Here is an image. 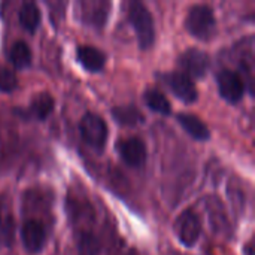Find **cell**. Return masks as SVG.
Returning a JSON list of instances; mask_svg holds the SVG:
<instances>
[{"instance_id": "cell-19", "label": "cell", "mask_w": 255, "mask_h": 255, "mask_svg": "<svg viewBox=\"0 0 255 255\" xmlns=\"http://www.w3.org/2000/svg\"><path fill=\"white\" fill-rule=\"evenodd\" d=\"M18 87V78L15 72L6 67H0V93H12Z\"/></svg>"}, {"instance_id": "cell-7", "label": "cell", "mask_w": 255, "mask_h": 255, "mask_svg": "<svg viewBox=\"0 0 255 255\" xmlns=\"http://www.w3.org/2000/svg\"><path fill=\"white\" fill-rule=\"evenodd\" d=\"M217 85L220 96L229 103H238L245 96V81L230 69H223L217 73Z\"/></svg>"}, {"instance_id": "cell-5", "label": "cell", "mask_w": 255, "mask_h": 255, "mask_svg": "<svg viewBox=\"0 0 255 255\" xmlns=\"http://www.w3.org/2000/svg\"><path fill=\"white\" fill-rule=\"evenodd\" d=\"M175 233L184 247L193 248L199 242L202 235L200 217L193 209L184 211L175 221Z\"/></svg>"}, {"instance_id": "cell-20", "label": "cell", "mask_w": 255, "mask_h": 255, "mask_svg": "<svg viewBox=\"0 0 255 255\" xmlns=\"http://www.w3.org/2000/svg\"><path fill=\"white\" fill-rule=\"evenodd\" d=\"M245 251H247V254H248V255H253V245L250 244V245H248V247L245 248Z\"/></svg>"}, {"instance_id": "cell-14", "label": "cell", "mask_w": 255, "mask_h": 255, "mask_svg": "<svg viewBox=\"0 0 255 255\" xmlns=\"http://www.w3.org/2000/svg\"><path fill=\"white\" fill-rule=\"evenodd\" d=\"M111 115L115 120V123H118L123 127H136V126H140L145 123L143 114L133 105L115 106V108H112Z\"/></svg>"}, {"instance_id": "cell-16", "label": "cell", "mask_w": 255, "mask_h": 255, "mask_svg": "<svg viewBox=\"0 0 255 255\" xmlns=\"http://www.w3.org/2000/svg\"><path fill=\"white\" fill-rule=\"evenodd\" d=\"M143 100H145V105L152 112L164 115V117L172 115V105H170L169 99L160 90H155V88L146 90L143 94Z\"/></svg>"}, {"instance_id": "cell-9", "label": "cell", "mask_w": 255, "mask_h": 255, "mask_svg": "<svg viewBox=\"0 0 255 255\" xmlns=\"http://www.w3.org/2000/svg\"><path fill=\"white\" fill-rule=\"evenodd\" d=\"M117 149H118L121 160L133 169H140L145 164L146 157H148L146 145L137 136L121 139L117 145Z\"/></svg>"}, {"instance_id": "cell-3", "label": "cell", "mask_w": 255, "mask_h": 255, "mask_svg": "<svg viewBox=\"0 0 255 255\" xmlns=\"http://www.w3.org/2000/svg\"><path fill=\"white\" fill-rule=\"evenodd\" d=\"M79 133L90 148L99 152L105 149L108 142V126L100 115L93 112L85 114L79 121Z\"/></svg>"}, {"instance_id": "cell-1", "label": "cell", "mask_w": 255, "mask_h": 255, "mask_svg": "<svg viewBox=\"0 0 255 255\" xmlns=\"http://www.w3.org/2000/svg\"><path fill=\"white\" fill-rule=\"evenodd\" d=\"M127 18L136 33L140 49H149L155 42V25L149 9L143 3L131 0L127 4Z\"/></svg>"}, {"instance_id": "cell-17", "label": "cell", "mask_w": 255, "mask_h": 255, "mask_svg": "<svg viewBox=\"0 0 255 255\" xmlns=\"http://www.w3.org/2000/svg\"><path fill=\"white\" fill-rule=\"evenodd\" d=\"M78 255H100L102 244L100 239L90 230H79L76 236Z\"/></svg>"}, {"instance_id": "cell-15", "label": "cell", "mask_w": 255, "mask_h": 255, "mask_svg": "<svg viewBox=\"0 0 255 255\" xmlns=\"http://www.w3.org/2000/svg\"><path fill=\"white\" fill-rule=\"evenodd\" d=\"M18 21L24 30L34 33L39 28L40 21H42V13L37 4L33 1H24L18 12Z\"/></svg>"}, {"instance_id": "cell-4", "label": "cell", "mask_w": 255, "mask_h": 255, "mask_svg": "<svg viewBox=\"0 0 255 255\" xmlns=\"http://www.w3.org/2000/svg\"><path fill=\"white\" fill-rule=\"evenodd\" d=\"M111 1L106 0H81L78 1L79 21L94 30H102L108 21Z\"/></svg>"}, {"instance_id": "cell-2", "label": "cell", "mask_w": 255, "mask_h": 255, "mask_svg": "<svg viewBox=\"0 0 255 255\" xmlns=\"http://www.w3.org/2000/svg\"><path fill=\"white\" fill-rule=\"evenodd\" d=\"M187 31L200 40H209L217 33V19L214 15V9L208 4H196L193 6L185 18Z\"/></svg>"}, {"instance_id": "cell-10", "label": "cell", "mask_w": 255, "mask_h": 255, "mask_svg": "<svg viewBox=\"0 0 255 255\" xmlns=\"http://www.w3.org/2000/svg\"><path fill=\"white\" fill-rule=\"evenodd\" d=\"M21 242L24 250L30 254H37L46 244V232L40 221L28 220L21 227Z\"/></svg>"}, {"instance_id": "cell-18", "label": "cell", "mask_w": 255, "mask_h": 255, "mask_svg": "<svg viewBox=\"0 0 255 255\" xmlns=\"http://www.w3.org/2000/svg\"><path fill=\"white\" fill-rule=\"evenodd\" d=\"M9 58H10V63L13 64V67L25 69L31 64V60H33L31 48L24 40H18L12 45L10 52H9Z\"/></svg>"}, {"instance_id": "cell-13", "label": "cell", "mask_w": 255, "mask_h": 255, "mask_svg": "<svg viewBox=\"0 0 255 255\" xmlns=\"http://www.w3.org/2000/svg\"><path fill=\"white\" fill-rule=\"evenodd\" d=\"M55 100L49 93H40L36 94V97L30 102V106L27 108V117L34 118L37 121H45L54 111Z\"/></svg>"}, {"instance_id": "cell-6", "label": "cell", "mask_w": 255, "mask_h": 255, "mask_svg": "<svg viewBox=\"0 0 255 255\" xmlns=\"http://www.w3.org/2000/svg\"><path fill=\"white\" fill-rule=\"evenodd\" d=\"M163 82L166 87L173 93L176 99H179L182 103L191 105L199 99V91L196 84L191 78L184 75L182 72H169L161 75Z\"/></svg>"}, {"instance_id": "cell-8", "label": "cell", "mask_w": 255, "mask_h": 255, "mask_svg": "<svg viewBox=\"0 0 255 255\" xmlns=\"http://www.w3.org/2000/svg\"><path fill=\"white\" fill-rule=\"evenodd\" d=\"M178 64L182 69L184 75H187L191 79L193 78L200 79L206 75L209 64H211V60L205 51L197 49V48H190L179 55Z\"/></svg>"}, {"instance_id": "cell-12", "label": "cell", "mask_w": 255, "mask_h": 255, "mask_svg": "<svg viewBox=\"0 0 255 255\" xmlns=\"http://www.w3.org/2000/svg\"><path fill=\"white\" fill-rule=\"evenodd\" d=\"M176 121L178 124L196 140H200V142H206L211 139V131H209V127L203 123L202 118H199L197 115H193V114H178L176 115Z\"/></svg>"}, {"instance_id": "cell-11", "label": "cell", "mask_w": 255, "mask_h": 255, "mask_svg": "<svg viewBox=\"0 0 255 255\" xmlns=\"http://www.w3.org/2000/svg\"><path fill=\"white\" fill-rule=\"evenodd\" d=\"M76 61L90 73H99L106 64V55L96 46L81 45L76 49Z\"/></svg>"}]
</instances>
